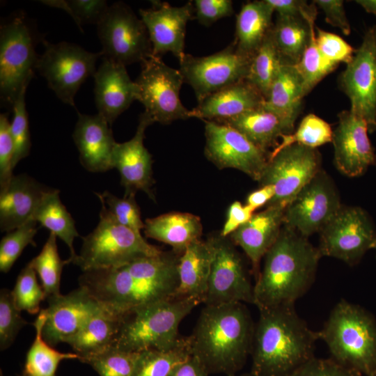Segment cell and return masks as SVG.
Returning <instances> with one entry per match:
<instances>
[{
	"label": "cell",
	"instance_id": "6da1fadb",
	"mask_svg": "<svg viewBox=\"0 0 376 376\" xmlns=\"http://www.w3.org/2000/svg\"><path fill=\"white\" fill-rule=\"evenodd\" d=\"M79 282L102 306L123 315L175 297L178 276L169 258L159 253L116 268L84 272Z\"/></svg>",
	"mask_w": 376,
	"mask_h": 376
},
{
	"label": "cell",
	"instance_id": "7a4b0ae2",
	"mask_svg": "<svg viewBox=\"0 0 376 376\" xmlns=\"http://www.w3.org/2000/svg\"><path fill=\"white\" fill-rule=\"evenodd\" d=\"M254 330L244 303L205 305L187 336L191 355L209 375H236L251 356Z\"/></svg>",
	"mask_w": 376,
	"mask_h": 376
},
{
	"label": "cell",
	"instance_id": "3957f363",
	"mask_svg": "<svg viewBox=\"0 0 376 376\" xmlns=\"http://www.w3.org/2000/svg\"><path fill=\"white\" fill-rule=\"evenodd\" d=\"M321 258L308 237L283 224L263 259L254 283L253 305L260 309L295 304L314 283Z\"/></svg>",
	"mask_w": 376,
	"mask_h": 376
},
{
	"label": "cell",
	"instance_id": "277c9868",
	"mask_svg": "<svg viewBox=\"0 0 376 376\" xmlns=\"http://www.w3.org/2000/svg\"><path fill=\"white\" fill-rule=\"evenodd\" d=\"M258 311L250 372L256 376H289L315 357L318 331L312 330L297 314L295 304Z\"/></svg>",
	"mask_w": 376,
	"mask_h": 376
},
{
	"label": "cell",
	"instance_id": "5b68a950",
	"mask_svg": "<svg viewBox=\"0 0 376 376\" xmlns=\"http://www.w3.org/2000/svg\"><path fill=\"white\" fill-rule=\"evenodd\" d=\"M200 304L171 297L123 313L113 346L130 352L173 349L182 338L178 335L181 322Z\"/></svg>",
	"mask_w": 376,
	"mask_h": 376
},
{
	"label": "cell",
	"instance_id": "8992f818",
	"mask_svg": "<svg viewBox=\"0 0 376 376\" xmlns=\"http://www.w3.org/2000/svg\"><path fill=\"white\" fill-rule=\"evenodd\" d=\"M318 334L338 363L365 376L375 371L376 320L361 306L338 301Z\"/></svg>",
	"mask_w": 376,
	"mask_h": 376
},
{
	"label": "cell",
	"instance_id": "52a82bcc",
	"mask_svg": "<svg viewBox=\"0 0 376 376\" xmlns=\"http://www.w3.org/2000/svg\"><path fill=\"white\" fill-rule=\"evenodd\" d=\"M101 205L97 226L83 238L80 253L71 262L83 272L118 267L162 251L149 244L141 234L117 222L105 206Z\"/></svg>",
	"mask_w": 376,
	"mask_h": 376
},
{
	"label": "cell",
	"instance_id": "ba28073f",
	"mask_svg": "<svg viewBox=\"0 0 376 376\" xmlns=\"http://www.w3.org/2000/svg\"><path fill=\"white\" fill-rule=\"evenodd\" d=\"M25 17L19 15L0 29V94L3 102L13 104L34 75L39 56Z\"/></svg>",
	"mask_w": 376,
	"mask_h": 376
},
{
	"label": "cell",
	"instance_id": "9c48e42d",
	"mask_svg": "<svg viewBox=\"0 0 376 376\" xmlns=\"http://www.w3.org/2000/svg\"><path fill=\"white\" fill-rule=\"evenodd\" d=\"M136 100L145 108L144 112L153 123L168 125L191 116L180 99L184 78L179 70L163 62L162 58L152 55L141 63V70L134 81Z\"/></svg>",
	"mask_w": 376,
	"mask_h": 376
},
{
	"label": "cell",
	"instance_id": "30bf717a",
	"mask_svg": "<svg viewBox=\"0 0 376 376\" xmlns=\"http://www.w3.org/2000/svg\"><path fill=\"white\" fill-rule=\"evenodd\" d=\"M42 42L45 51L38 59L36 70L58 99L75 107V95L86 79L95 75L96 61L102 56L101 52H88L65 41L51 43L43 40Z\"/></svg>",
	"mask_w": 376,
	"mask_h": 376
},
{
	"label": "cell",
	"instance_id": "8fae6325",
	"mask_svg": "<svg viewBox=\"0 0 376 376\" xmlns=\"http://www.w3.org/2000/svg\"><path fill=\"white\" fill-rule=\"evenodd\" d=\"M97 30L103 58L126 66L141 63L152 55L143 22L123 1L109 6Z\"/></svg>",
	"mask_w": 376,
	"mask_h": 376
},
{
	"label": "cell",
	"instance_id": "7c38bea8",
	"mask_svg": "<svg viewBox=\"0 0 376 376\" xmlns=\"http://www.w3.org/2000/svg\"><path fill=\"white\" fill-rule=\"evenodd\" d=\"M318 246L322 257L357 265L376 242V229L368 213L359 206L343 205L319 233Z\"/></svg>",
	"mask_w": 376,
	"mask_h": 376
},
{
	"label": "cell",
	"instance_id": "4fadbf2b",
	"mask_svg": "<svg viewBox=\"0 0 376 376\" xmlns=\"http://www.w3.org/2000/svg\"><path fill=\"white\" fill-rule=\"evenodd\" d=\"M322 169V155L318 148L292 144L269 155L258 181L259 186L273 185L275 194L266 206H286Z\"/></svg>",
	"mask_w": 376,
	"mask_h": 376
},
{
	"label": "cell",
	"instance_id": "5bb4252c",
	"mask_svg": "<svg viewBox=\"0 0 376 376\" xmlns=\"http://www.w3.org/2000/svg\"><path fill=\"white\" fill-rule=\"evenodd\" d=\"M250 58L240 54L233 41L224 49L206 56L185 54L179 61L184 82L194 90L198 103L208 95L245 80Z\"/></svg>",
	"mask_w": 376,
	"mask_h": 376
},
{
	"label": "cell",
	"instance_id": "9a60e30c",
	"mask_svg": "<svg viewBox=\"0 0 376 376\" xmlns=\"http://www.w3.org/2000/svg\"><path fill=\"white\" fill-rule=\"evenodd\" d=\"M342 205L336 183L322 169L286 206L283 224L308 238L319 233Z\"/></svg>",
	"mask_w": 376,
	"mask_h": 376
},
{
	"label": "cell",
	"instance_id": "2e32d148",
	"mask_svg": "<svg viewBox=\"0 0 376 376\" xmlns=\"http://www.w3.org/2000/svg\"><path fill=\"white\" fill-rule=\"evenodd\" d=\"M340 89L350 102V110L376 131V25L364 33L360 46L338 77Z\"/></svg>",
	"mask_w": 376,
	"mask_h": 376
},
{
	"label": "cell",
	"instance_id": "e0dca14e",
	"mask_svg": "<svg viewBox=\"0 0 376 376\" xmlns=\"http://www.w3.org/2000/svg\"><path fill=\"white\" fill-rule=\"evenodd\" d=\"M212 237L214 254L204 304H253L254 284L237 246L228 237L219 234Z\"/></svg>",
	"mask_w": 376,
	"mask_h": 376
},
{
	"label": "cell",
	"instance_id": "ac0fdd59",
	"mask_svg": "<svg viewBox=\"0 0 376 376\" xmlns=\"http://www.w3.org/2000/svg\"><path fill=\"white\" fill-rule=\"evenodd\" d=\"M203 121L206 158L219 169H235L258 182L270 152L260 149L233 127L213 120Z\"/></svg>",
	"mask_w": 376,
	"mask_h": 376
},
{
	"label": "cell",
	"instance_id": "d6986e66",
	"mask_svg": "<svg viewBox=\"0 0 376 376\" xmlns=\"http://www.w3.org/2000/svg\"><path fill=\"white\" fill-rule=\"evenodd\" d=\"M368 133L366 121L350 109L338 113L331 143L334 165L343 175L361 176L370 166H376V153Z\"/></svg>",
	"mask_w": 376,
	"mask_h": 376
},
{
	"label": "cell",
	"instance_id": "ffe728a7",
	"mask_svg": "<svg viewBox=\"0 0 376 376\" xmlns=\"http://www.w3.org/2000/svg\"><path fill=\"white\" fill-rule=\"evenodd\" d=\"M194 14L193 1L182 6L155 1L151 8L140 9L139 15L149 35L152 55L162 58L170 52L180 61L185 54L187 25L195 19Z\"/></svg>",
	"mask_w": 376,
	"mask_h": 376
},
{
	"label": "cell",
	"instance_id": "44dd1931",
	"mask_svg": "<svg viewBox=\"0 0 376 376\" xmlns=\"http://www.w3.org/2000/svg\"><path fill=\"white\" fill-rule=\"evenodd\" d=\"M47 299V320L42 334L50 345L68 343L101 308V304L81 286L67 295Z\"/></svg>",
	"mask_w": 376,
	"mask_h": 376
},
{
	"label": "cell",
	"instance_id": "7402d4cb",
	"mask_svg": "<svg viewBox=\"0 0 376 376\" xmlns=\"http://www.w3.org/2000/svg\"><path fill=\"white\" fill-rule=\"evenodd\" d=\"M152 119L143 111L139 118L134 136L129 141L116 143L112 155V167L120 176V183L125 188L124 196L140 190L154 199L152 187V156L145 147L143 140L146 128L153 124Z\"/></svg>",
	"mask_w": 376,
	"mask_h": 376
},
{
	"label": "cell",
	"instance_id": "603a6c76",
	"mask_svg": "<svg viewBox=\"0 0 376 376\" xmlns=\"http://www.w3.org/2000/svg\"><path fill=\"white\" fill-rule=\"evenodd\" d=\"M285 209L280 205L266 206L228 236L249 260L255 281L259 275L262 260L280 234Z\"/></svg>",
	"mask_w": 376,
	"mask_h": 376
},
{
	"label": "cell",
	"instance_id": "cb8c5ba5",
	"mask_svg": "<svg viewBox=\"0 0 376 376\" xmlns=\"http://www.w3.org/2000/svg\"><path fill=\"white\" fill-rule=\"evenodd\" d=\"M125 67L102 58L93 75L97 113L103 116L110 125L136 100V86L130 79Z\"/></svg>",
	"mask_w": 376,
	"mask_h": 376
},
{
	"label": "cell",
	"instance_id": "d4e9b609",
	"mask_svg": "<svg viewBox=\"0 0 376 376\" xmlns=\"http://www.w3.org/2000/svg\"><path fill=\"white\" fill-rule=\"evenodd\" d=\"M77 113L72 136L79 152L80 163L91 172H104L113 169L112 155L117 142L111 125L99 113Z\"/></svg>",
	"mask_w": 376,
	"mask_h": 376
},
{
	"label": "cell",
	"instance_id": "484cf974",
	"mask_svg": "<svg viewBox=\"0 0 376 376\" xmlns=\"http://www.w3.org/2000/svg\"><path fill=\"white\" fill-rule=\"evenodd\" d=\"M214 254L212 236L206 240H198L186 248L178 262L175 297L205 303Z\"/></svg>",
	"mask_w": 376,
	"mask_h": 376
},
{
	"label": "cell",
	"instance_id": "4316f807",
	"mask_svg": "<svg viewBox=\"0 0 376 376\" xmlns=\"http://www.w3.org/2000/svg\"><path fill=\"white\" fill-rule=\"evenodd\" d=\"M49 189L26 174L14 175L0 192V228L10 232L32 219Z\"/></svg>",
	"mask_w": 376,
	"mask_h": 376
},
{
	"label": "cell",
	"instance_id": "83f0119b",
	"mask_svg": "<svg viewBox=\"0 0 376 376\" xmlns=\"http://www.w3.org/2000/svg\"><path fill=\"white\" fill-rule=\"evenodd\" d=\"M263 95L246 79L214 93L191 110V118L219 120L262 107Z\"/></svg>",
	"mask_w": 376,
	"mask_h": 376
},
{
	"label": "cell",
	"instance_id": "f1b7e54d",
	"mask_svg": "<svg viewBox=\"0 0 376 376\" xmlns=\"http://www.w3.org/2000/svg\"><path fill=\"white\" fill-rule=\"evenodd\" d=\"M305 96L303 79L296 65L282 63L262 107L280 117L291 134Z\"/></svg>",
	"mask_w": 376,
	"mask_h": 376
},
{
	"label": "cell",
	"instance_id": "f546056e",
	"mask_svg": "<svg viewBox=\"0 0 376 376\" xmlns=\"http://www.w3.org/2000/svg\"><path fill=\"white\" fill-rule=\"evenodd\" d=\"M147 237L166 244L182 254L193 242L201 240L203 226L200 218L188 212H172L146 219Z\"/></svg>",
	"mask_w": 376,
	"mask_h": 376
},
{
	"label": "cell",
	"instance_id": "4dcf8cb0",
	"mask_svg": "<svg viewBox=\"0 0 376 376\" xmlns=\"http://www.w3.org/2000/svg\"><path fill=\"white\" fill-rule=\"evenodd\" d=\"M274 13L266 0L244 3L236 16L233 42L237 52L251 59L273 26Z\"/></svg>",
	"mask_w": 376,
	"mask_h": 376
},
{
	"label": "cell",
	"instance_id": "1f68e13d",
	"mask_svg": "<svg viewBox=\"0 0 376 376\" xmlns=\"http://www.w3.org/2000/svg\"><path fill=\"white\" fill-rule=\"evenodd\" d=\"M216 122L237 130L256 146L267 152H269L271 147L277 146V140L282 135L289 134L280 117L263 107Z\"/></svg>",
	"mask_w": 376,
	"mask_h": 376
},
{
	"label": "cell",
	"instance_id": "d6a6232c",
	"mask_svg": "<svg viewBox=\"0 0 376 376\" xmlns=\"http://www.w3.org/2000/svg\"><path fill=\"white\" fill-rule=\"evenodd\" d=\"M121 315L101 305L100 310L68 343L79 356V360L114 345Z\"/></svg>",
	"mask_w": 376,
	"mask_h": 376
},
{
	"label": "cell",
	"instance_id": "836d02e7",
	"mask_svg": "<svg viewBox=\"0 0 376 376\" xmlns=\"http://www.w3.org/2000/svg\"><path fill=\"white\" fill-rule=\"evenodd\" d=\"M317 15L315 4L304 17L277 15L272 34L283 63L295 65L300 61L309 42L311 21Z\"/></svg>",
	"mask_w": 376,
	"mask_h": 376
},
{
	"label": "cell",
	"instance_id": "e575fe53",
	"mask_svg": "<svg viewBox=\"0 0 376 376\" xmlns=\"http://www.w3.org/2000/svg\"><path fill=\"white\" fill-rule=\"evenodd\" d=\"M31 219L47 228L68 245L70 256L67 262L70 263L77 255L73 247V241L79 235L75 220L61 201L58 189H49Z\"/></svg>",
	"mask_w": 376,
	"mask_h": 376
},
{
	"label": "cell",
	"instance_id": "d590c367",
	"mask_svg": "<svg viewBox=\"0 0 376 376\" xmlns=\"http://www.w3.org/2000/svg\"><path fill=\"white\" fill-rule=\"evenodd\" d=\"M47 320L46 310L41 309L33 322L36 337L26 358L24 374L29 376H55L61 361L79 359L77 353H63L54 349L42 337Z\"/></svg>",
	"mask_w": 376,
	"mask_h": 376
},
{
	"label": "cell",
	"instance_id": "8d00e7d4",
	"mask_svg": "<svg viewBox=\"0 0 376 376\" xmlns=\"http://www.w3.org/2000/svg\"><path fill=\"white\" fill-rule=\"evenodd\" d=\"M191 356L187 337L169 350H147L136 352L131 376H169L179 363Z\"/></svg>",
	"mask_w": 376,
	"mask_h": 376
},
{
	"label": "cell",
	"instance_id": "74e56055",
	"mask_svg": "<svg viewBox=\"0 0 376 376\" xmlns=\"http://www.w3.org/2000/svg\"><path fill=\"white\" fill-rule=\"evenodd\" d=\"M272 34V29L250 60L246 80L267 97L282 64Z\"/></svg>",
	"mask_w": 376,
	"mask_h": 376
},
{
	"label": "cell",
	"instance_id": "f35d334b",
	"mask_svg": "<svg viewBox=\"0 0 376 376\" xmlns=\"http://www.w3.org/2000/svg\"><path fill=\"white\" fill-rule=\"evenodd\" d=\"M29 263L38 275L46 298L61 294V273L68 262L59 256L55 234L49 233L40 253Z\"/></svg>",
	"mask_w": 376,
	"mask_h": 376
},
{
	"label": "cell",
	"instance_id": "ab89813d",
	"mask_svg": "<svg viewBox=\"0 0 376 376\" xmlns=\"http://www.w3.org/2000/svg\"><path fill=\"white\" fill-rule=\"evenodd\" d=\"M332 134L331 127L327 122L314 113H309L302 118L295 131L281 136V142L269 155L275 154L295 143L317 148L325 143H331Z\"/></svg>",
	"mask_w": 376,
	"mask_h": 376
},
{
	"label": "cell",
	"instance_id": "60d3db41",
	"mask_svg": "<svg viewBox=\"0 0 376 376\" xmlns=\"http://www.w3.org/2000/svg\"><path fill=\"white\" fill-rule=\"evenodd\" d=\"M316 17L311 21V36L308 44L298 64L295 65L302 79L306 95L338 65L328 61L321 54L315 40Z\"/></svg>",
	"mask_w": 376,
	"mask_h": 376
},
{
	"label": "cell",
	"instance_id": "b9f144b4",
	"mask_svg": "<svg viewBox=\"0 0 376 376\" xmlns=\"http://www.w3.org/2000/svg\"><path fill=\"white\" fill-rule=\"evenodd\" d=\"M136 352H130L115 346L80 361L86 363L100 376H131Z\"/></svg>",
	"mask_w": 376,
	"mask_h": 376
},
{
	"label": "cell",
	"instance_id": "7bdbcfd3",
	"mask_svg": "<svg viewBox=\"0 0 376 376\" xmlns=\"http://www.w3.org/2000/svg\"><path fill=\"white\" fill-rule=\"evenodd\" d=\"M36 272L29 263L17 276L12 294L16 307L19 311L30 314L40 311L41 301L46 298L42 285L38 283Z\"/></svg>",
	"mask_w": 376,
	"mask_h": 376
},
{
	"label": "cell",
	"instance_id": "ee69618b",
	"mask_svg": "<svg viewBox=\"0 0 376 376\" xmlns=\"http://www.w3.org/2000/svg\"><path fill=\"white\" fill-rule=\"evenodd\" d=\"M38 232L37 222L29 220L17 228L8 232L0 242V270L7 273L10 271L25 247L36 246L33 240Z\"/></svg>",
	"mask_w": 376,
	"mask_h": 376
},
{
	"label": "cell",
	"instance_id": "f6af8a7d",
	"mask_svg": "<svg viewBox=\"0 0 376 376\" xmlns=\"http://www.w3.org/2000/svg\"><path fill=\"white\" fill-rule=\"evenodd\" d=\"M111 217L120 224L132 229L137 233L144 228L141 218L140 208L135 200V194L118 198L108 191L96 193Z\"/></svg>",
	"mask_w": 376,
	"mask_h": 376
},
{
	"label": "cell",
	"instance_id": "bcb514c9",
	"mask_svg": "<svg viewBox=\"0 0 376 376\" xmlns=\"http://www.w3.org/2000/svg\"><path fill=\"white\" fill-rule=\"evenodd\" d=\"M26 88L27 86L22 88L13 107L14 116L10 123V134L14 144V168L19 161L29 155L31 146L25 102Z\"/></svg>",
	"mask_w": 376,
	"mask_h": 376
},
{
	"label": "cell",
	"instance_id": "7dc6e473",
	"mask_svg": "<svg viewBox=\"0 0 376 376\" xmlns=\"http://www.w3.org/2000/svg\"><path fill=\"white\" fill-rule=\"evenodd\" d=\"M14 302L12 291L0 292V348L4 350L15 340L19 330L27 324Z\"/></svg>",
	"mask_w": 376,
	"mask_h": 376
},
{
	"label": "cell",
	"instance_id": "c3c4849f",
	"mask_svg": "<svg viewBox=\"0 0 376 376\" xmlns=\"http://www.w3.org/2000/svg\"><path fill=\"white\" fill-rule=\"evenodd\" d=\"M315 40L318 49L328 61L339 65L347 64L352 58L356 49L339 36L315 27Z\"/></svg>",
	"mask_w": 376,
	"mask_h": 376
},
{
	"label": "cell",
	"instance_id": "681fc988",
	"mask_svg": "<svg viewBox=\"0 0 376 376\" xmlns=\"http://www.w3.org/2000/svg\"><path fill=\"white\" fill-rule=\"evenodd\" d=\"M14 144L10 134V123L6 113L0 115V192L10 184L14 169Z\"/></svg>",
	"mask_w": 376,
	"mask_h": 376
},
{
	"label": "cell",
	"instance_id": "f907efd6",
	"mask_svg": "<svg viewBox=\"0 0 376 376\" xmlns=\"http://www.w3.org/2000/svg\"><path fill=\"white\" fill-rule=\"evenodd\" d=\"M289 376H363L357 371L338 363L331 357H312Z\"/></svg>",
	"mask_w": 376,
	"mask_h": 376
},
{
	"label": "cell",
	"instance_id": "816d5d0a",
	"mask_svg": "<svg viewBox=\"0 0 376 376\" xmlns=\"http://www.w3.org/2000/svg\"><path fill=\"white\" fill-rule=\"evenodd\" d=\"M71 17L83 31L84 23L97 25L107 13L109 6L104 0H68Z\"/></svg>",
	"mask_w": 376,
	"mask_h": 376
},
{
	"label": "cell",
	"instance_id": "f5cc1de1",
	"mask_svg": "<svg viewBox=\"0 0 376 376\" xmlns=\"http://www.w3.org/2000/svg\"><path fill=\"white\" fill-rule=\"evenodd\" d=\"M195 19L210 26L219 19L232 16L235 11L231 0H195L193 1Z\"/></svg>",
	"mask_w": 376,
	"mask_h": 376
},
{
	"label": "cell",
	"instance_id": "db71d44e",
	"mask_svg": "<svg viewBox=\"0 0 376 376\" xmlns=\"http://www.w3.org/2000/svg\"><path fill=\"white\" fill-rule=\"evenodd\" d=\"M313 2L323 11L327 23L339 29L345 36L350 34L351 27L343 0H314Z\"/></svg>",
	"mask_w": 376,
	"mask_h": 376
},
{
	"label": "cell",
	"instance_id": "11a10c76",
	"mask_svg": "<svg viewBox=\"0 0 376 376\" xmlns=\"http://www.w3.org/2000/svg\"><path fill=\"white\" fill-rule=\"evenodd\" d=\"M254 210L247 205L235 201L229 206L226 221L219 233L222 237H228L242 225L248 221Z\"/></svg>",
	"mask_w": 376,
	"mask_h": 376
},
{
	"label": "cell",
	"instance_id": "9f6ffc18",
	"mask_svg": "<svg viewBox=\"0 0 376 376\" xmlns=\"http://www.w3.org/2000/svg\"><path fill=\"white\" fill-rule=\"evenodd\" d=\"M277 15L304 16L310 10L311 3L301 0H266Z\"/></svg>",
	"mask_w": 376,
	"mask_h": 376
},
{
	"label": "cell",
	"instance_id": "6f0895ef",
	"mask_svg": "<svg viewBox=\"0 0 376 376\" xmlns=\"http://www.w3.org/2000/svg\"><path fill=\"white\" fill-rule=\"evenodd\" d=\"M209 373L194 356L177 364L170 372L169 376H208Z\"/></svg>",
	"mask_w": 376,
	"mask_h": 376
},
{
	"label": "cell",
	"instance_id": "680465c9",
	"mask_svg": "<svg viewBox=\"0 0 376 376\" xmlns=\"http://www.w3.org/2000/svg\"><path fill=\"white\" fill-rule=\"evenodd\" d=\"M275 194L273 185L260 187L259 189L251 192L247 198L246 205L251 207L254 211L264 205H267Z\"/></svg>",
	"mask_w": 376,
	"mask_h": 376
},
{
	"label": "cell",
	"instance_id": "91938a15",
	"mask_svg": "<svg viewBox=\"0 0 376 376\" xmlns=\"http://www.w3.org/2000/svg\"><path fill=\"white\" fill-rule=\"evenodd\" d=\"M355 3L359 5L366 12L376 17V0H356Z\"/></svg>",
	"mask_w": 376,
	"mask_h": 376
},
{
	"label": "cell",
	"instance_id": "94428289",
	"mask_svg": "<svg viewBox=\"0 0 376 376\" xmlns=\"http://www.w3.org/2000/svg\"><path fill=\"white\" fill-rule=\"evenodd\" d=\"M230 376H256V375L253 374L251 372H249V373L241 374L240 375H230Z\"/></svg>",
	"mask_w": 376,
	"mask_h": 376
},
{
	"label": "cell",
	"instance_id": "6125c7cd",
	"mask_svg": "<svg viewBox=\"0 0 376 376\" xmlns=\"http://www.w3.org/2000/svg\"><path fill=\"white\" fill-rule=\"evenodd\" d=\"M370 376H376V370Z\"/></svg>",
	"mask_w": 376,
	"mask_h": 376
},
{
	"label": "cell",
	"instance_id": "be15d7a7",
	"mask_svg": "<svg viewBox=\"0 0 376 376\" xmlns=\"http://www.w3.org/2000/svg\"><path fill=\"white\" fill-rule=\"evenodd\" d=\"M373 249H375V251H376V242H375V244H374V246H373Z\"/></svg>",
	"mask_w": 376,
	"mask_h": 376
},
{
	"label": "cell",
	"instance_id": "e7e4bbea",
	"mask_svg": "<svg viewBox=\"0 0 376 376\" xmlns=\"http://www.w3.org/2000/svg\"><path fill=\"white\" fill-rule=\"evenodd\" d=\"M22 376H29V375H25V374H23Z\"/></svg>",
	"mask_w": 376,
	"mask_h": 376
}]
</instances>
